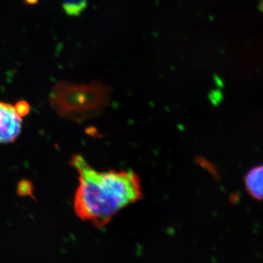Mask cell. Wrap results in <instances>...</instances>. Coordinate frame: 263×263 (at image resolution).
<instances>
[{"label": "cell", "mask_w": 263, "mask_h": 263, "mask_svg": "<svg viewBox=\"0 0 263 263\" xmlns=\"http://www.w3.org/2000/svg\"><path fill=\"white\" fill-rule=\"evenodd\" d=\"M88 0H63L64 12L69 17H79L87 9Z\"/></svg>", "instance_id": "5b68a950"}, {"label": "cell", "mask_w": 263, "mask_h": 263, "mask_svg": "<svg viewBox=\"0 0 263 263\" xmlns=\"http://www.w3.org/2000/svg\"><path fill=\"white\" fill-rule=\"evenodd\" d=\"M14 107L16 112L21 117H24V116L29 113V104L27 102H24V101H20Z\"/></svg>", "instance_id": "8992f818"}, {"label": "cell", "mask_w": 263, "mask_h": 263, "mask_svg": "<svg viewBox=\"0 0 263 263\" xmlns=\"http://www.w3.org/2000/svg\"><path fill=\"white\" fill-rule=\"evenodd\" d=\"M40 0H24V3L27 6H34L38 4Z\"/></svg>", "instance_id": "52a82bcc"}, {"label": "cell", "mask_w": 263, "mask_h": 263, "mask_svg": "<svg viewBox=\"0 0 263 263\" xmlns=\"http://www.w3.org/2000/svg\"><path fill=\"white\" fill-rule=\"evenodd\" d=\"M70 164L79 174L74 208L84 221L105 226L119 211L141 198L140 181L133 172L97 171L79 155L72 157Z\"/></svg>", "instance_id": "6da1fadb"}, {"label": "cell", "mask_w": 263, "mask_h": 263, "mask_svg": "<svg viewBox=\"0 0 263 263\" xmlns=\"http://www.w3.org/2000/svg\"><path fill=\"white\" fill-rule=\"evenodd\" d=\"M262 167L258 166L251 169L245 178V183L248 193L254 199L262 200L263 189Z\"/></svg>", "instance_id": "277c9868"}, {"label": "cell", "mask_w": 263, "mask_h": 263, "mask_svg": "<svg viewBox=\"0 0 263 263\" xmlns=\"http://www.w3.org/2000/svg\"><path fill=\"white\" fill-rule=\"evenodd\" d=\"M107 93L105 87L97 84L58 82L51 89L49 102L61 117L82 122L105 105Z\"/></svg>", "instance_id": "7a4b0ae2"}, {"label": "cell", "mask_w": 263, "mask_h": 263, "mask_svg": "<svg viewBox=\"0 0 263 263\" xmlns=\"http://www.w3.org/2000/svg\"><path fill=\"white\" fill-rule=\"evenodd\" d=\"M21 117L11 104L0 102V143H12L21 131Z\"/></svg>", "instance_id": "3957f363"}]
</instances>
